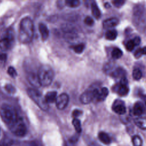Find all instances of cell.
Listing matches in <instances>:
<instances>
[{
	"label": "cell",
	"instance_id": "6da1fadb",
	"mask_svg": "<svg viewBox=\"0 0 146 146\" xmlns=\"http://www.w3.org/2000/svg\"><path fill=\"white\" fill-rule=\"evenodd\" d=\"M34 24L29 17L22 19L19 23L18 38L21 43H29L34 36Z\"/></svg>",
	"mask_w": 146,
	"mask_h": 146
},
{
	"label": "cell",
	"instance_id": "7a4b0ae2",
	"mask_svg": "<svg viewBox=\"0 0 146 146\" xmlns=\"http://www.w3.org/2000/svg\"><path fill=\"white\" fill-rule=\"evenodd\" d=\"M0 115L3 122L9 127L21 117L19 116L15 108L9 104H3L0 107Z\"/></svg>",
	"mask_w": 146,
	"mask_h": 146
},
{
	"label": "cell",
	"instance_id": "3957f363",
	"mask_svg": "<svg viewBox=\"0 0 146 146\" xmlns=\"http://www.w3.org/2000/svg\"><path fill=\"white\" fill-rule=\"evenodd\" d=\"M37 76L40 86L46 87L52 83L54 78V72L50 66L43 64L38 68Z\"/></svg>",
	"mask_w": 146,
	"mask_h": 146
},
{
	"label": "cell",
	"instance_id": "277c9868",
	"mask_svg": "<svg viewBox=\"0 0 146 146\" xmlns=\"http://www.w3.org/2000/svg\"><path fill=\"white\" fill-rule=\"evenodd\" d=\"M14 33L11 28L5 30L0 38V49L2 51L11 50L14 43Z\"/></svg>",
	"mask_w": 146,
	"mask_h": 146
},
{
	"label": "cell",
	"instance_id": "5b68a950",
	"mask_svg": "<svg viewBox=\"0 0 146 146\" xmlns=\"http://www.w3.org/2000/svg\"><path fill=\"white\" fill-rule=\"evenodd\" d=\"M29 96L34 102V103L42 110L46 111L48 109L47 104L42 94L38 90L34 88H29L27 90Z\"/></svg>",
	"mask_w": 146,
	"mask_h": 146
},
{
	"label": "cell",
	"instance_id": "8992f818",
	"mask_svg": "<svg viewBox=\"0 0 146 146\" xmlns=\"http://www.w3.org/2000/svg\"><path fill=\"white\" fill-rule=\"evenodd\" d=\"M8 128L13 134L18 136H23L27 132L26 124L22 117H20L17 121L8 127Z\"/></svg>",
	"mask_w": 146,
	"mask_h": 146
},
{
	"label": "cell",
	"instance_id": "52a82bcc",
	"mask_svg": "<svg viewBox=\"0 0 146 146\" xmlns=\"http://www.w3.org/2000/svg\"><path fill=\"white\" fill-rule=\"evenodd\" d=\"M99 91V90L96 88L86 90L80 95V101L84 104L90 103L94 98H96Z\"/></svg>",
	"mask_w": 146,
	"mask_h": 146
},
{
	"label": "cell",
	"instance_id": "ba28073f",
	"mask_svg": "<svg viewBox=\"0 0 146 146\" xmlns=\"http://www.w3.org/2000/svg\"><path fill=\"white\" fill-rule=\"evenodd\" d=\"M113 88L114 91L120 96H124L127 95L129 92V87L127 78L125 77L121 78L119 83L117 84Z\"/></svg>",
	"mask_w": 146,
	"mask_h": 146
},
{
	"label": "cell",
	"instance_id": "9c48e42d",
	"mask_svg": "<svg viewBox=\"0 0 146 146\" xmlns=\"http://www.w3.org/2000/svg\"><path fill=\"white\" fill-rule=\"evenodd\" d=\"M69 102V96L66 93L60 94L56 99V106L59 110H63L67 106Z\"/></svg>",
	"mask_w": 146,
	"mask_h": 146
},
{
	"label": "cell",
	"instance_id": "30bf717a",
	"mask_svg": "<svg viewBox=\"0 0 146 146\" xmlns=\"http://www.w3.org/2000/svg\"><path fill=\"white\" fill-rule=\"evenodd\" d=\"M112 110L115 113L119 115H123L126 112L125 106L123 102L119 101V100L116 101L113 104Z\"/></svg>",
	"mask_w": 146,
	"mask_h": 146
},
{
	"label": "cell",
	"instance_id": "8fae6325",
	"mask_svg": "<svg viewBox=\"0 0 146 146\" xmlns=\"http://www.w3.org/2000/svg\"><path fill=\"white\" fill-rule=\"evenodd\" d=\"M27 80L34 87H39L40 86V84L39 83L37 73H34V72H30L27 75Z\"/></svg>",
	"mask_w": 146,
	"mask_h": 146
},
{
	"label": "cell",
	"instance_id": "7c38bea8",
	"mask_svg": "<svg viewBox=\"0 0 146 146\" xmlns=\"http://www.w3.org/2000/svg\"><path fill=\"white\" fill-rule=\"evenodd\" d=\"M119 20L116 18H110L104 20L103 22V26L104 29H109L117 25Z\"/></svg>",
	"mask_w": 146,
	"mask_h": 146
},
{
	"label": "cell",
	"instance_id": "4fadbf2b",
	"mask_svg": "<svg viewBox=\"0 0 146 146\" xmlns=\"http://www.w3.org/2000/svg\"><path fill=\"white\" fill-rule=\"evenodd\" d=\"M38 29L42 40H46L49 35V31L47 26L43 23H40L38 26Z\"/></svg>",
	"mask_w": 146,
	"mask_h": 146
},
{
	"label": "cell",
	"instance_id": "5bb4252c",
	"mask_svg": "<svg viewBox=\"0 0 146 146\" xmlns=\"http://www.w3.org/2000/svg\"><path fill=\"white\" fill-rule=\"evenodd\" d=\"M56 98H57V92L54 91L48 92L44 96V99L47 104L52 103L55 102L56 101Z\"/></svg>",
	"mask_w": 146,
	"mask_h": 146
},
{
	"label": "cell",
	"instance_id": "9a60e30c",
	"mask_svg": "<svg viewBox=\"0 0 146 146\" xmlns=\"http://www.w3.org/2000/svg\"><path fill=\"white\" fill-rule=\"evenodd\" d=\"M144 111V107L141 103L140 102H136L133 106V114L135 116H140Z\"/></svg>",
	"mask_w": 146,
	"mask_h": 146
},
{
	"label": "cell",
	"instance_id": "2e32d148",
	"mask_svg": "<svg viewBox=\"0 0 146 146\" xmlns=\"http://www.w3.org/2000/svg\"><path fill=\"white\" fill-rule=\"evenodd\" d=\"M98 138L102 143L105 144H109L111 142L110 136L104 132H100L98 133Z\"/></svg>",
	"mask_w": 146,
	"mask_h": 146
},
{
	"label": "cell",
	"instance_id": "e0dca14e",
	"mask_svg": "<svg viewBox=\"0 0 146 146\" xmlns=\"http://www.w3.org/2000/svg\"><path fill=\"white\" fill-rule=\"evenodd\" d=\"M91 12L93 16L96 19H99L101 17V11L95 2L91 3Z\"/></svg>",
	"mask_w": 146,
	"mask_h": 146
},
{
	"label": "cell",
	"instance_id": "ac0fdd59",
	"mask_svg": "<svg viewBox=\"0 0 146 146\" xmlns=\"http://www.w3.org/2000/svg\"><path fill=\"white\" fill-rule=\"evenodd\" d=\"M108 95V90L106 87H103L101 88L100 90H99L98 95L96 99L98 100V101H99V102L103 101L107 97Z\"/></svg>",
	"mask_w": 146,
	"mask_h": 146
},
{
	"label": "cell",
	"instance_id": "d6986e66",
	"mask_svg": "<svg viewBox=\"0 0 146 146\" xmlns=\"http://www.w3.org/2000/svg\"><path fill=\"white\" fill-rule=\"evenodd\" d=\"M135 125L141 129H146V117H137L134 120Z\"/></svg>",
	"mask_w": 146,
	"mask_h": 146
},
{
	"label": "cell",
	"instance_id": "ffe728a7",
	"mask_svg": "<svg viewBox=\"0 0 146 146\" xmlns=\"http://www.w3.org/2000/svg\"><path fill=\"white\" fill-rule=\"evenodd\" d=\"M117 36V32L116 30H108L105 34V37L109 40H115Z\"/></svg>",
	"mask_w": 146,
	"mask_h": 146
},
{
	"label": "cell",
	"instance_id": "44dd1931",
	"mask_svg": "<svg viewBox=\"0 0 146 146\" xmlns=\"http://www.w3.org/2000/svg\"><path fill=\"white\" fill-rule=\"evenodd\" d=\"M123 55V51L118 47H114L111 52V56L113 59H118Z\"/></svg>",
	"mask_w": 146,
	"mask_h": 146
},
{
	"label": "cell",
	"instance_id": "7402d4cb",
	"mask_svg": "<svg viewBox=\"0 0 146 146\" xmlns=\"http://www.w3.org/2000/svg\"><path fill=\"white\" fill-rule=\"evenodd\" d=\"M72 123L76 132L78 133H80L82 132V127H81V123L80 120L76 118H74L72 120Z\"/></svg>",
	"mask_w": 146,
	"mask_h": 146
},
{
	"label": "cell",
	"instance_id": "603a6c76",
	"mask_svg": "<svg viewBox=\"0 0 146 146\" xmlns=\"http://www.w3.org/2000/svg\"><path fill=\"white\" fill-rule=\"evenodd\" d=\"M84 48H85V45L84 43H82L75 44L72 47V48L74 51V52H76V54H81L84 51Z\"/></svg>",
	"mask_w": 146,
	"mask_h": 146
},
{
	"label": "cell",
	"instance_id": "cb8c5ba5",
	"mask_svg": "<svg viewBox=\"0 0 146 146\" xmlns=\"http://www.w3.org/2000/svg\"><path fill=\"white\" fill-rule=\"evenodd\" d=\"M132 142L133 146H142L143 140L139 135H135L132 138Z\"/></svg>",
	"mask_w": 146,
	"mask_h": 146
},
{
	"label": "cell",
	"instance_id": "d4e9b609",
	"mask_svg": "<svg viewBox=\"0 0 146 146\" xmlns=\"http://www.w3.org/2000/svg\"><path fill=\"white\" fill-rule=\"evenodd\" d=\"M65 4L69 7H76L80 5V2L78 0H67L65 1Z\"/></svg>",
	"mask_w": 146,
	"mask_h": 146
},
{
	"label": "cell",
	"instance_id": "484cf974",
	"mask_svg": "<svg viewBox=\"0 0 146 146\" xmlns=\"http://www.w3.org/2000/svg\"><path fill=\"white\" fill-rule=\"evenodd\" d=\"M132 77L136 80H140L142 77V72L139 68H135L132 71Z\"/></svg>",
	"mask_w": 146,
	"mask_h": 146
},
{
	"label": "cell",
	"instance_id": "4316f807",
	"mask_svg": "<svg viewBox=\"0 0 146 146\" xmlns=\"http://www.w3.org/2000/svg\"><path fill=\"white\" fill-rule=\"evenodd\" d=\"M143 55H146V47L137 49V50L135 51L134 54V56L136 58H139Z\"/></svg>",
	"mask_w": 146,
	"mask_h": 146
},
{
	"label": "cell",
	"instance_id": "83f0119b",
	"mask_svg": "<svg viewBox=\"0 0 146 146\" xmlns=\"http://www.w3.org/2000/svg\"><path fill=\"white\" fill-rule=\"evenodd\" d=\"M78 136L75 135L72 136V137H71L69 140H68V141L66 143V146H74V145L77 143L78 140Z\"/></svg>",
	"mask_w": 146,
	"mask_h": 146
},
{
	"label": "cell",
	"instance_id": "f1b7e54d",
	"mask_svg": "<svg viewBox=\"0 0 146 146\" xmlns=\"http://www.w3.org/2000/svg\"><path fill=\"white\" fill-rule=\"evenodd\" d=\"M7 73L13 78H15L17 76V72L15 69L13 67H11V66H10L8 68Z\"/></svg>",
	"mask_w": 146,
	"mask_h": 146
},
{
	"label": "cell",
	"instance_id": "f546056e",
	"mask_svg": "<svg viewBox=\"0 0 146 146\" xmlns=\"http://www.w3.org/2000/svg\"><path fill=\"white\" fill-rule=\"evenodd\" d=\"M135 45L134 44V42L132 40V39H131L129 40V41H128L126 43V45H125V47H126V49L128 51H131L133 50L134 47H135Z\"/></svg>",
	"mask_w": 146,
	"mask_h": 146
},
{
	"label": "cell",
	"instance_id": "4dcf8cb0",
	"mask_svg": "<svg viewBox=\"0 0 146 146\" xmlns=\"http://www.w3.org/2000/svg\"><path fill=\"white\" fill-rule=\"evenodd\" d=\"M84 23L86 25H87V26H92L94 25V19L91 17H89V16H87L84 18Z\"/></svg>",
	"mask_w": 146,
	"mask_h": 146
},
{
	"label": "cell",
	"instance_id": "1f68e13d",
	"mask_svg": "<svg viewBox=\"0 0 146 146\" xmlns=\"http://www.w3.org/2000/svg\"><path fill=\"white\" fill-rule=\"evenodd\" d=\"M125 3L124 1L123 0H115L112 1L113 5L116 7H120Z\"/></svg>",
	"mask_w": 146,
	"mask_h": 146
},
{
	"label": "cell",
	"instance_id": "d6a6232c",
	"mask_svg": "<svg viewBox=\"0 0 146 146\" xmlns=\"http://www.w3.org/2000/svg\"><path fill=\"white\" fill-rule=\"evenodd\" d=\"M5 89L7 92H9V93H11V94H14L15 91V89L14 87L10 84H6L5 86Z\"/></svg>",
	"mask_w": 146,
	"mask_h": 146
},
{
	"label": "cell",
	"instance_id": "836d02e7",
	"mask_svg": "<svg viewBox=\"0 0 146 146\" xmlns=\"http://www.w3.org/2000/svg\"><path fill=\"white\" fill-rule=\"evenodd\" d=\"M88 146H100L99 144H98L96 141L93 140H88L87 141H86Z\"/></svg>",
	"mask_w": 146,
	"mask_h": 146
},
{
	"label": "cell",
	"instance_id": "e575fe53",
	"mask_svg": "<svg viewBox=\"0 0 146 146\" xmlns=\"http://www.w3.org/2000/svg\"><path fill=\"white\" fill-rule=\"evenodd\" d=\"M132 40L133 41L135 46H137V45H139V44H140V42H141V39H140V38L139 36H136V37H135L133 39H132Z\"/></svg>",
	"mask_w": 146,
	"mask_h": 146
},
{
	"label": "cell",
	"instance_id": "d590c367",
	"mask_svg": "<svg viewBox=\"0 0 146 146\" xmlns=\"http://www.w3.org/2000/svg\"><path fill=\"white\" fill-rule=\"evenodd\" d=\"M82 111H80V110H75L73 112H72V116L76 118V117L80 116L81 114H82Z\"/></svg>",
	"mask_w": 146,
	"mask_h": 146
},
{
	"label": "cell",
	"instance_id": "8d00e7d4",
	"mask_svg": "<svg viewBox=\"0 0 146 146\" xmlns=\"http://www.w3.org/2000/svg\"><path fill=\"white\" fill-rule=\"evenodd\" d=\"M6 58V55L5 54L0 52V60H5Z\"/></svg>",
	"mask_w": 146,
	"mask_h": 146
},
{
	"label": "cell",
	"instance_id": "74e56055",
	"mask_svg": "<svg viewBox=\"0 0 146 146\" xmlns=\"http://www.w3.org/2000/svg\"><path fill=\"white\" fill-rule=\"evenodd\" d=\"M105 6H106V7H110V5L108 3H105Z\"/></svg>",
	"mask_w": 146,
	"mask_h": 146
},
{
	"label": "cell",
	"instance_id": "f35d334b",
	"mask_svg": "<svg viewBox=\"0 0 146 146\" xmlns=\"http://www.w3.org/2000/svg\"><path fill=\"white\" fill-rule=\"evenodd\" d=\"M30 146H35V145H30Z\"/></svg>",
	"mask_w": 146,
	"mask_h": 146
},
{
	"label": "cell",
	"instance_id": "ab89813d",
	"mask_svg": "<svg viewBox=\"0 0 146 146\" xmlns=\"http://www.w3.org/2000/svg\"><path fill=\"white\" fill-rule=\"evenodd\" d=\"M145 105H146V100H145Z\"/></svg>",
	"mask_w": 146,
	"mask_h": 146
}]
</instances>
